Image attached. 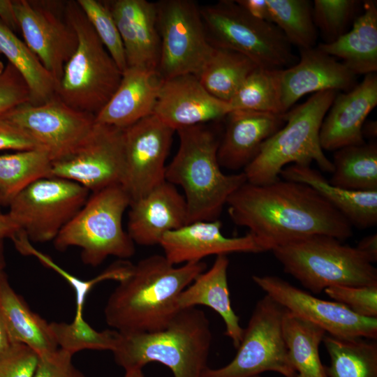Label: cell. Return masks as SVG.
<instances>
[{
  "label": "cell",
  "instance_id": "obj_20",
  "mask_svg": "<svg viewBox=\"0 0 377 377\" xmlns=\"http://www.w3.org/2000/svg\"><path fill=\"white\" fill-rule=\"evenodd\" d=\"M376 105V73L365 75L362 82L349 91L337 93L320 126L322 149L336 151L365 143L362 126Z\"/></svg>",
  "mask_w": 377,
  "mask_h": 377
},
{
  "label": "cell",
  "instance_id": "obj_33",
  "mask_svg": "<svg viewBox=\"0 0 377 377\" xmlns=\"http://www.w3.org/2000/svg\"><path fill=\"white\" fill-rule=\"evenodd\" d=\"M330 183L358 191H377V144L350 145L335 151Z\"/></svg>",
  "mask_w": 377,
  "mask_h": 377
},
{
  "label": "cell",
  "instance_id": "obj_25",
  "mask_svg": "<svg viewBox=\"0 0 377 377\" xmlns=\"http://www.w3.org/2000/svg\"><path fill=\"white\" fill-rule=\"evenodd\" d=\"M163 80L157 70L127 67L96 122L123 129L152 114Z\"/></svg>",
  "mask_w": 377,
  "mask_h": 377
},
{
  "label": "cell",
  "instance_id": "obj_45",
  "mask_svg": "<svg viewBox=\"0 0 377 377\" xmlns=\"http://www.w3.org/2000/svg\"><path fill=\"white\" fill-rule=\"evenodd\" d=\"M72 356L60 348L38 356L34 377H87L73 365Z\"/></svg>",
  "mask_w": 377,
  "mask_h": 377
},
{
  "label": "cell",
  "instance_id": "obj_30",
  "mask_svg": "<svg viewBox=\"0 0 377 377\" xmlns=\"http://www.w3.org/2000/svg\"><path fill=\"white\" fill-rule=\"evenodd\" d=\"M283 338L297 377H327L319 347L327 334L320 326L285 309Z\"/></svg>",
  "mask_w": 377,
  "mask_h": 377
},
{
  "label": "cell",
  "instance_id": "obj_44",
  "mask_svg": "<svg viewBox=\"0 0 377 377\" xmlns=\"http://www.w3.org/2000/svg\"><path fill=\"white\" fill-rule=\"evenodd\" d=\"M38 355L28 346L15 343L0 356V377H34Z\"/></svg>",
  "mask_w": 377,
  "mask_h": 377
},
{
  "label": "cell",
  "instance_id": "obj_10",
  "mask_svg": "<svg viewBox=\"0 0 377 377\" xmlns=\"http://www.w3.org/2000/svg\"><path fill=\"white\" fill-rule=\"evenodd\" d=\"M284 311L267 295L259 300L234 358L222 367H207L202 377H253L267 371L297 377L282 334Z\"/></svg>",
  "mask_w": 377,
  "mask_h": 377
},
{
  "label": "cell",
  "instance_id": "obj_15",
  "mask_svg": "<svg viewBox=\"0 0 377 377\" xmlns=\"http://www.w3.org/2000/svg\"><path fill=\"white\" fill-rule=\"evenodd\" d=\"M125 166L121 185L131 202L165 182L175 129L151 114L122 129Z\"/></svg>",
  "mask_w": 377,
  "mask_h": 377
},
{
  "label": "cell",
  "instance_id": "obj_57",
  "mask_svg": "<svg viewBox=\"0 0 377 377\" xmlns=\"http://www.w3.org/2000/svg\"><path fill=\"white\" fill-rule=\"evenodd\" d=\"M253 377H263L261 375L260 376H253Z\"/></svg>",
  "mask_w": 377,
  "mask_h": 377
},
{
  "label": "cell",
  "instance_id": "obj_22",
  "mask_svg": "<svg viewBox=\"0 0 377 377\" xmlns=\"http://www.w3.org/2000/svg\"><path fill=\"white\" fill-rule=\"evenodd\" d=\"M128 215L127 232L140 246L159 244L165 233L188 223L184 195L166 181L145 196L132 201Z\"/></svg>",
  "mask_w": 377,
  "mask_h": 377
},
{
  "label": "cell",
  "instance_id": "obj_49",
  "mask_svg": "<svg viewBox=\"0 0 377 377\" xmlns=\"http://www.w3.org/2000/svg\"><path fill=\"white\" fill-rule=\"evenodd\" d=\"M356 248L372 264L377 261V234H371L363 237Z\"/></svg>",
  "mask_w": 377,
  "mask_h": 377
},
{
  "label": "cell",
  "instance_id": "obj_14",
  "mask_svg": "<svg viewBox=\"0 0 377 377\" xmlns=\"http://www.w3.org/2000/svg\"><path fill=\"white\" fill-rule=\"evenodd\" d=\"M3 116L24 129L52 162L77 150L96 124L94 114L74 109L57 96L42 104L22 103Z\"/></svg>",
  "mask_w": 377,
  "mask_h": 377
},
{
  "label": "cell",
  "instance_id": "obj_39",
  "mask_svg": "<svg viewBox=\"0 0 377 377\" xmlns=\"http://www.w3.org/2000/svg\"><path fill=\"white\" fill-rule=\"evenodd\" d=\"M50 327L59 348L72 355L85 349L112 351L119 336L114 330L97 331L84 319L71 323L51 322Z\"/></svg>",
  "mask_w": 377,
  "mask_h": 377
},
{
  "label": "cell",
  "instance_id": "obj_46",
  "mask_svg": "<svg viewBox=\"0 0 377 377\" xmlns=\"http://www.w3.org/2000/svg\"><path fill=\"white\" fill-rule=\"evenodd\" d=\"M38 148L41 147L24 129L0 116V150L18 151Z\"/></svg>",
  "mask_w": 377,
  "mask_h": 377
},
{
  "label": "cell",
  "instance_id": "obj_19",
  "mask_svg": "<svg viewBox=\"0 0 377 377\" xmlns=\"http://www.w3.org/2000/svg\"><path fill=\"white\" fill-rule=\"evenodd\" d=\"M231 112L228 103L210 94L193 74L163 80L153 114L175 130L216 121Z\"/></svg>",
  "mask_w": 377,
  "mask_h": 377
},
{
  "label": "cell",
  "instance_id": "obj_28",
  "mask_svg": "<svg viewBox=\"0 0 377 377\" xmlns=\"http://www.w3.org/2000/svg\"><path fill=\"white\" fill-rule=\"evenodd\" d=\"M363 8V13L355 19L350 30L332 42L317 46L327 54L341 59L355 75L377 71L376 1H364Z\"/></svg>",
  "mask_w": 377,
  "mask_h": 377
},
{
  "label": "cell",
  "instance_id": "obj_26",
  "mask_svg": "<svg viewBox=\"0 0 377 377\" xmlns=\"http://www.w3.org/2000/svg\"><path fill=\"white\" fill-rule=\"evenodd\" d=\"M229 260L226 255H219L212 266L199 274L185 288L177 299L180 309L204 305L212 309L222 318L225 334L237 349L242 339L244 328L239 318L232 308L228 283Z\"/></svg>",
  "mask_w": 377,
  "mask_h": 377
},
{
  "label": "cell",
  "instance_id": "obj_51",
  "mask_svg": "<svg viewBox=\"0 0 377 377\" xmlns=\"http://www.w3.org/2000/svg\"><path fill=\"white\" fill-rule=\"evenodd\" d=\"M15 344L0 313V356L8 352Z\"/></svg>",
  "mask_w": 377,
  "mask_h": 377
},
{
  "label": "cell",
  "instance_id": "obj_55",
  "mask_svg": "<svg viewBox=\"0 0 377 377\" xmlns=\"http://www.w3.org/2000/svg\"><path fill=\"white\" fill-rule=\"evenodd\" d=\"M5 66L3 65V62L0 60V75L3 73L4 71Z\"/></svg>",
  "mask_w": 377,
  "mask_h": 377
},
{
  "label": "cell",
  "instance_id": "obj_53",
  "mask_svg": "<svg viewBox=\"0 0 377 377\" xmlns=\"http://www.w3.org/2000/svg\"><path fill=\"white\" fill-rule=\"evenodd\" d=\"M124 377H145L142 368H133L125 371Z\"/></svg>",
  "mask_w": 377,
  "mask_h": 377
},
{
  "label": "cell",
  "instance_id": "obj_27",
  "mask_svg": "<svg viewBox=\"0 0 377 377\" xmlns=\"http://www.w3.org/2000/svg\"><path fill=\"white\" fill-rule=\"evenodd\" d=\"M283 179L307 184L340 212L353 227L367 229L377 224V191H351L334 186L311 167L291 164L281 172Z\"/></svg>",
  "mask_w": 377,
  "mask_h": 377
},
{
  "label": "cell",
  "instance_id": "obj_43",
  "mask_svg": "<svg viewBox=\"0 0 377 377\" xmlns=\"http://www.w3.org/2000/svg\"><path fill=\"white\" fill-rule=\"evenodd\" d=\"M29 101L30 91L27 82L17 70L8 64L0 75V116Z\"/></svg>",
  "mask_w": 377,
  "mask_h": 377
},
{
  "label": "cell",
  "instance_id": "obj_48",
  "mask_svg": "<svg viewBox=\"0 0 377 377\" xmlns=\"http://www.w3.org/2000/svg\"><path fill=\"white\" fill-rule=\"evenodd\" d=\"M0 20L13 31L19 30L13 1L0 0Z\"/></svg>",
  "mask_w": 377,
  "mask_h": 377
},
{
  "label": "cell",
  "instance_id": "obj_23",
  "mask_svg": "<svg viewBox=\"0 0 377 377\" xmlns=\"http://www.w3.org/2000/svg\"><path fill=\"white\" fill-rule=\"evenodd\" d=\"M105 2L119 32L127 66L158 71L161 40L155 2L146 0Z\"/></svg>",
  "mask_w": 377,
  "mask_h": 377
},
{
  "label": "cell",
  "instance_id": "obj_56",
  "mask_svg": "<svg viewBox=\"0 0 377 377\" xmlns=\"http://www.w3.org/2000/svg\"><path fill=\"white\" fill-rule=\"evenodd\" d=\"M1 206H2V205H1V200H0V214L2 213V212H1Z\"/></svg>",
  "mask_w": 377,
  "mask_h": 377
},
{
  "label": "cell",
  "instance_id": "obj_35",
  "mask_svg": "<svg viewBox=\"0 0 377 377\" xmlns=\"http://www.w3.org/2000/svg\"><path fill=\"white\" fill-rule=\"evenodd\" d=\"M257 67L252 60L239 52L214 47L211 57L197 77L210 94L228 103Z\"/></svg>",
  "mask_w": 377,
  "mask_h": 377
},
{
  "label": "cell",
  "instance_id": "obj_5",
  "mask_svg": "<svg viewBox=\"0 0 377 377\" xmlns=\"http://www.w3.org/2000/svg\"><path fill=\"white\" fill-rule=\"evenodd\" d=\"M337 92L313 94L285 113V125L263 144L255 158L243 170L246 182L256 185L270 184L280 179L286 166L310 165L313 161L323 172L332 173L333 165L321 147L319 134Z\"/></svg>",
  "mask_w": 377,
  "mask_h": 377
},
{
  "label": "cell",
  "instance_id": "obj_2",
  "mask_svg": "<svg viewBox=\"0 0 377 377\" xmlns=\"http://www.w3.org/2000/svg\"><path fill=\"white\" fill-rule=\"evenodd\" d=\"M206 269L203 261L177 267L158 254L142 259L110 294L104 309L107 324L122 334L165 329L180 310L181 293Z\"/></svg>",
  "mask_w": 377,
  "mask_h": 377
},
{
  "label": "cell",
  "instance_id": "obj_18",
  "mask_svg": "<svg viewBox=\"0 0 377 377\" xmlns=\"http://www.w3.org/2000/svg\"><path fill=\"white\" fill-rule=\"evenodd\" d=\"M356 75L342 62L317 47L300 49V59L280 70V101L283 114L307 94L334 90L347 91Z\"/></svg>",
  "mask_w": 377,
  "mask_h": 377
},
{
  "label": "cell",
  "instance_id": "obj_36",
  "mask_svg": "<svg viewBox=\"0 0 377 377\" xmlns=\"http://www.w3.org/2000/svg\"><path fill=\"white\" fill-rule=\"evenodd\" d=\"M10 239L21 254L35 257L44 266L63 277L73 288L76 301L75 315L73 320L74 322L84 320V303L89 293L96 284L106 280H115L119 282L131 274L134 265L128 260L120 259L93 279L87 281L82 280L68 273L50 256L36 249L22 230L18 231Z\"/></svg>",
  "mask_w": 377,
  "mask_h": 377
},
{
  "label": "cell",
  "instance_id": "obj_24",
  "mask_svg": "<svg viewBox=\"0 0 377 377\" xmlns=\"http://www.w3.org/2000/svg\"><path fill=\"white\" fill-rule=\"evenodd\" d=\"M226 117L217 156L220 166L231 170H244L285 121L284 114L251 110H232Z\"/></svg>",
  "mask_w": 377,
  "mask_h": 377
},
{
  "label": "cell",
  "instance_id": "obj_54",
  "mask_svg": "<svg viewBox=\"0 0 377 377\" xmlns=\"http://www.w3.org/2000/svg\"><path fill=\"white\" fill-rule=\"evenodd\" d=\"M5 266L4 240H0V273L4 271Z\"/></svg>",
  "mask_w": 377,
  "mask_h": 377
},
{
  "label": "cell",
  "instance_id": "obj_34",
  "mask_svg": "<svg viewBox=\"0 0 377 377\" xmlns=\"http://www.w3.org/2000/svg\"><path fill=\"white\" fill-rule=\"evenodd\" d=\"M52 161L42 148L0 154V200L8 206L34 182L52 176Z\"/></svg>",
  "mask_w": 377,
  "mask_h": 377
},
{
  "label": "cell",
  "instance_id": "obj_6",
  "mask_svg": "<svg viewBox=\"0 0 377 377\" xmlns=\"http://www.w3.org/2000/svg\"><path fill=\"white\" fill-rule=\"evenodd\" d=\"M337 238L314 235L274 249L283 270L318 294L332 286L377 285V269L356 248Z\"/></svg>",
  "mask_w": 377,
  "mask_h": 377
},
{
  "label": "cell",
  "instance_id": "obj_11",
  "mask_svg": "<svg viewBox=\"0 0 377 377\" xmlns=\"http://www.w3.org/2000/svg\"><path fill=\"white\" fill-rule=\"evenodd\" d=\"M155 4L161 40L158 71L163 80L186 74L197 76L214 50L200 7L191 0H161Z\"/></svg>",
  "mask_w": 377,
  "mask_h": 377
},
{
  "label": "cell",
  "instance_id": "obj_29",
  "mask_svg": "<svg viewBox=\"0 0 377 377\" xmlns=\"http://www.w3.org/2000/svg\"><path fill=\"white\" fill-rule=\"evenodd\" d=\"M0 313L15 343L28 346L38 356L59 349L50 323L31 310L13 290L4 271L0 273Z\"/></svg>",
  "mask_w": 377,
  "mask_h": 377
},
{
  "label": "cell",
  "instance_id": "obj_12",
  "mask_svg": "<svg viewBox=\"0 0 377 377\" xmlns=\"http://www.w3.org/2000/svg\"><path fill=\"white\" fill-rule=\"evenodd\" d=\"M90 191L57 177L40 179L9 204L8 214L31 242L53 241L87 202Z\"/></svg>",
  "mask_w": 377,
  "mask_h": 377
},
{
  "label": "cell",
  "instance_id": "obj_16",
  "mask_svg": "<svg viewBox=\"0 0 377 377\" xmlns=\"http://www.w3.org/2000/svg\"><path fill=\"white\" fill-rule=\"evenodd\" d=\"M252 279L283 308L320 326L327 334L377 339V318L360 316L341 303L318 298L276 276L253 275Z\"/></svg>",
  "mask_w": 377,
  "mask_h": 377
},
{
  "label": "cell",
  "instance_id": "obj_37",
  "mask_svg": "<svg viewBox=\"0 0 377 377\" xmlns=\"http://www.w3.org/2000/svg\"><path fill=\"white\" fill-rule=\"evenodd\" d=\"M269 21L276 25L290 45L299 49L315 47L316 27L312 4L307 0H266Z\"/></svg>",
  "mask_w": 377,
  "mask_h": 377
},
{
  "label": "cell",
  "instance_id": "obj_32",
  "mask_svg": "<svg viewBox=\"0 0 377 377\" xmlns=\"http://www.w3.org/2000/svg\"><path fill=\"white\" fill-rule=\"evenodd\" d=\"M323 342L330 357L327 377H377L376 339H343L326 334Z\"/></svg>",
  "mask_w": 377,
  "mask_h": 377
},
{
  "label": "cell",
  "instance_id": "obj_21",
  "mask_svg": "<svg viewBox=\"0 0 377 377\" xmlns=\"http://www.w3.org/2000/svg\"><path fill=\"white\" fill-rule=\"evenodd\" d=\"M221 228L218 219L190 223L165 233L158 245L165 258L174 265L202 261L212 255L263 252L250 233L228 237L221 232Z\"/></svg>",
  "mask_w": 377,
  "mask_h": 377
},
{
  "label": "cell",
  "instance_id": "obj_4",
  "mask_svg": "<svg viewBox=\"0 0 377 377\" xmlns=\"http://www.w3.org/2000/svg\"><path fill=\"white\" fill-rule=\"evenodd\" d=\"M212 341L209 320L197 307L180 309L169 325L155 332L122 334L112 351L124 370L159 362L174 377H202Z\"/></svg>",
  "mask_w": 377,
  "mask_h": 377
},
{
  "label": "cell",
  "instance_id": "obj_8",
  "mask_svg": "<svg viewBox=\"0 0 377 377\" xmlns=\"http://www.w3.org/2000/svg\"><path fill=\"white\" fill-rule=\"evenodd\" d=\"M131 202L121 184L93 192L53 240L54 248L64 251L78 247L83 263L92 267L100 265L109 256L121 260L133 256L135 243L122 224Z\"/></svg>",
  "mask_w": 377,
  "mask_h": 377
},
{
  "label": "cell",
  "instance_id": "obj_17",
  "mask_svg": "<svg viewBox=\"0 0 377 377\" xmlns=\"http://www.w3.org/2000/svg\"><path fill=\"white\" fill-rule=\"evenodd\" d=\"M124 166L122 129L96 122L77 150L52 162L51 177L75 182L93 193L121 184Z\"/></svg>",
  "mask_w": 377,
  "mask_h": 377
},
{
  "label": "cell",
  "instance_id": "obj_52",
  "mask_svg": "<svg viewBox=\"0 0 377 377\" xmlns=\"http://www.w3.org/2000/svg\"><path fill=\"white\" fill-rule=\"evenodd\" d=\"M362 133L364 138L374 139L377 136V122L376 121H365L363 124Z\"/></svg>",
  "mask_w": 377,
  "mask_h": 377
},
{
  "label": "cell",
  "instance_id": "obj_38",
  "mask_svg": "<svg viewBox=\"0 0 377 377\" xmlns=\"http://www.w3.org/2000/svg\"><path fill=\"white\" fill-rule=\"evenodd\" d=\"M281 69L258 66L228 102L232 110H251L283 114L280 101Z\"/></svg>",
  "mask_w": 377,
  "mask_h": 377
},
{
  "label": "cell",
  "instance_id": "obj_3",
  "mask_svg": "<svg viewBox=\"0 0 377 377\" xmlns=\"http://www.w3.org/2000/svg\"><path fill=\"white\" fill-rule=\"evenodd\" d=\"M176 132L179 146L166 165L165 181L183 189L188 223L217 220L230 196L246 182V176L222 172L217 156L221 138L210 127L200 124Z\"/></svg>",
  "mask_w": 377,
  "mask_h": 377
},
{
  "label": "cell",
  "instance_id": "obj_31",
  "mask_svg": "<svg viewBox=\"0 0 377 377\" xmlns=\"http://www.w3.org/2000/svg\"><path fill=\"white\" fill-rule=\"evenodd\" d=\"M0 53L27 82L33 105L42 104L56 96L57 83L38 57L0 20Z\"/></svg>",
  "mask_w": 377,
  "mask_h": 377
},
{
  "label": "cell",
  "instance_id": "obj_1",
  "mask_svg": "<svg viewBox=\"0 0 377 377\" xmlns=\"http://www.w3.org/2000/svg\"><path fill=\"white\" fill-rule=\"evenodd\" d=\"M232 222L249 229L262 251L314 235L344 242L353 235L346 217L310 186L281 179L244 183L228 198Z\"/></svg>",
  "mask_w": 377,
  "mask_h": 377
},
{
  "label": "cell",
  "instance_id": "obj_42",
  "mask_svg": "<svg viewBox=\"0 0 377 377\" xmlns=\"http://www.w3.org/2000/svg\"><path fill=\"white\" fill-rule=\"evenodd\" d=\"M323 291L333 301L343 304L360 316L377 318V285L337 286Z\"/></svg>",
  "mask_w": 377,
  "mask_h": 377
},
{
  "label": "cell",
  "instance_id": "obj_9",
  "mask_svg": "<svg viewBox=\"0 0 377 377\" xmlns=\"http://www.w3.org/2000/svg\"><path fill=\"white\" fill-rule=\"evenodd\" d=\"M200 12L214 47L239 52L265 68L283 69L297 62L291 45L280 29L251 16L235 1L205 6Z\"/></svg>",
  "mask_w": 377,
  "mask_h": 377
},
{
  "label": "cell",
  "instance_id": "obj_7",
  "mask_svg": "<svg viewBox=\"0 0 377 377\" xmlns=\"http://www.w3.org/2000/svg\"><path fill=\"white\" fill-rule=\"evenodd\" d=\"M66 14L77 45L64 66L56 96L74 109L96 116L121 80L119 68L76 1H66Z\"/></svg>",
  "mask_w": 377,
  "mask_h": 377
},
{
  "label": "cell",
  "instance_id": "obj_41",
  "mask_svg": "<svg viewBox=\"0 0 377 377\" xmlns=\"http://www.w3.org/2000/svg\"><path fill=\"white\" fill-rule=\"evenodd\" d=\"M356 0H315L312 4V15L316 27L321 31L330 43L347 31L346 29L359 8Z\"/></svg>",
  "mask_w": 377,
  "mask_h": 377
},
{
  "label": "cell",
  "instance_id": "obj_50",
  "mask_svg": "<svg viewBox=\"0 0 377 377\" xmlns=\"http://www.w3.org/2000/svg\"><path fill=\"white\" fill-rule=\"evenodd\" d=\"M19 230V226L8 213L0 214V240L10 239Z\"/></svg>",
  "mask_w": 377,
  "mask_h": 377
},
{
  "label": "cell",
  "instance_id": "obj_47",
  "mask_svg": "<svg viewBox=\"0 0 377 377\" xmlns=\"http://www.w3.org/2000/svg\"><path fill=\"white\" fill-rule=\"evenodd\" d=\"M235 1L251 16L269 22V10L266 0H237Z\"/></svg>",
  "mask_w": 377,
  "mask_h": 377
},
{
  "label": "cell",
  "instance_id": "obj_13",
  "mask_svg": "<svg viewBox=\"0 0 377 377\" xmlns=\"http://www.w3.org/2000/svg\"><path fill=\"white\" fill-rule=\"evenodd\" d=\"M24 43L57 83L77 45L66 14V1L13 0Z\"/></svg>",
  "mask_w": 377,
  "mask_h": 377
},
{
  "label": "cell",
  "instance_id": "obj_40",
  "mask_svg": "<svg viewBox=\"0 0 377 377\" xmlns=\"http://www.w3.org/2000/svg\"><path fill=\"white\" fill-rule=\"evenodd\" d=\"M77 2L98 37L123 73L128 67L123 43L105 1L77 0Z\"/></svg>",
  "mask_w": 377,
  "mask_h": 377
}]
</instances>
